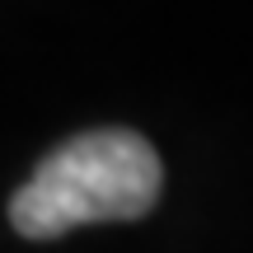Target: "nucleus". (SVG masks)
Instances as JSON below:
<instances>
[{"label": "nucleus", "mask_w": 253, "mask_h": 253, "mask_svg": "<svg viewBox=\"0 0 253 253\" xmlns=\"http://www.w3.org/2000/svg\"><path fill=\"white\" fill-rule=\"evenodd\" d=\"M164 160L131 126L75 131L9 192V230L28 244L66 239L80 225H131L160 207Z\"/></svg>", "instance_id": "obj_1"}]
</instances>
